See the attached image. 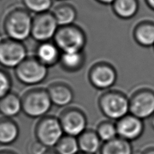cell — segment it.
I'll return each mask as SVG.
<instances>
[{"label": "cell", "instance_id": "16", "mask_svg": "<svg viewBox=\"0 0 154 154\" xmlns=\"http://www.w3.org/2000/svg\"><path fill=\"white\" fill-rule=\"evenodd\" d=\"M23 111L22 99L18 94L10 92L0 99V113L4 117L13 118Z\"/></svg>", "mask_w": 154, "mask_h": 154}, {"label": "cell", "instance_id": "18", "mask_svg": "<svg viewBox=\"0 0 154 154\" xmlns=\"http://www.w3.org/2000/svg\"><path fill=\"white\" fill-rule=\"evenodd\" d=\"M100 154H134L131 142L119 137L103 143Z\"/></svg>", "mask_w": 154, "mask_h": 154}, {"label": "cell", "instance_id": "6", "mask_svg": "<svg viewBox=\"0 0 154 154\" xmlns=\"http://www.w3.org/2000/svg\"><path fill=\"white\" fill-rule=\"evenodd\" d=\"M54 40L55 44L63 52H82L86 44L83 31L71 25L58 29Z\"/></svg>", "mask_w": 154, "mask_h": 154}, {"label": "cell", "instance_id": "2", "mask_svg": "<svg viewBox=\"0 0 154 154\" xmlns=\"http://www.w3.org/2000/svg\"><path fill=\"white\" fill-rule=\"evenodd\" d=\"M21 99L23 112L29 118L33 119L47 116L53 105L48 90L42 88L29 90Z\"/></svg>", "mask_w": 154, "mask_h": 154}, {"label": "cell", "instance_id": "15", "mask_svg": "<svg viewBox=\"0 0 154 154\" xmlns=\"http://www.w3.org/2000/svg\"><path fill=\"white\" fill-rule=\"evenodd\" d=\"M79 150L82 152L96 154L99 152L103 145L102 140L95 130L87 128L86 131L77 137Z\"/></svg>", "mask_w": 154, "mask_h": 154}, {"label": "cell", "instance_id": "13", "mask_svg": "<svg viewBox=\"0 0 154 154\" xmlns=\"http://www.w3.org/2000/svg\"><path fill=\"white\" fill-rule=\"evenodd\" d=\"M53 105L67 107L73 102L74 94L69 86L65 84H52L47 89Z\"/></svg>", "mask_w": 154, "mask_h": 154}, {"label": "cell", "instance_id": "11", "mask_svg": "<svg viewBox=\"0 0 154 154\" xmlns=\"http://www.w3.org/2000/svg\"><path fill=\"white\" fill-rule=\"evenodd\" d=\"M116 125L118 136L130 142L140 139L145 129L144 120L130 113L116 121Z\"/></svg>", "mask_w": 154, "mask_h": 154}, {"label": "cell", "instance_id": "19", "mask_svg": "<svg viewBox=\"0 0 154 154\" xmlns=\"http://www.w3.org/2000/svg\"><path fill=\"white\" fill-rule=\"evenodd\" d=\"M59 57V48L49 42H42L37 50V59L46 67L54 65Z\"/></svg>", "mask_w": 154, "mask_h": 154}, {"label": "cell", "instance_id": "33", "mask_svg": "<svg viewBox=\"0 0 154 154\" xmlns=\"http://www.w3.org/2000/svg\"><path fill=\"white\" fill-rule=\"evenodd\" d=\"M150 124L151 127H152V128L154 130V114L150 118Z\"/></svg>", "mask_w": 154, "mask_h": 154}, {"label": "cell", "instance_id": "20", "mask_svg": "<svg viewBox=\"0 0 154 154\" xmlns=\"http://www.w3.org/2000/svg\"><path fill=\"white\" fill-rule=\"evenodd\" d=\"M113 8L117 16L124 19H129L138 12L139 2L137 0H116Z\"/></svg>", "mask_w": 154, "mask_h": 154}, {"label": "cell", "instance_id": "3", "mask_svg": "<svg viewBox=\"0 0 154 154\" xmlns=\"http://www.w3.org/2000/svg\"><path fill=\"white\" fill-rule=\"evenodd\" d=\"M65 134L58 117L47 115L39 118L34 127V135L48 149L54 147Z\"/></svg>", "mask_w": 154, "mask_h": 154}, {"label": "cell", "instance_id": "7", "mask_svg": "<svg viewBox=\"0 0 154 154\" xmlns=\"http://www.w3.org/2000/svg\"><path fill=\"white\" fill-rule=\"evenodd\" d=\"M130 113L145 120L154 114V90L148 88L137 90L129 97Z\"/></svg>", "mask_w": 154, "mask_h": 154}, {"label": "cell", "instance_id": "28", "mask_svg": "<svg viewBox=\"0 0 154 154\" xmlns=\"http://www.w3.org/2000/svg\"><path fill=\"white\" fill-rule=\"evenodd\" d=\"M140 154H154V145H149L143 148Z\"/></svg>", "mask_w": 154, "mask_h": 154}, {"label": "cell", "instance_id": "22", "mask_svg": "<svg viewBox=\"0 0 154 154\" xmlns=\"http://www.w3.org/2000/svg\"><path fill=\"white\" fill-rule=\"evenodd\" d=\"M59 154H77L79 150L77 137L64 134L54 147Z\"/></svg>", "mask_w": 154, "mask_h": 154}, {"label": "cell", "instance_id": "34", "mask_svg": "<svg viewBox=\"0 0 154 154\" xmlns=\"http://www.w3.org/2000/svg\"><path fill=\"white\" fill-rule=\"evenodd\" d=\"M77 154H89V153H84V152H82V151H79V153H78Z\"/></svg>", "mask_w": 154, "mask_h": 154}, {"label": "cell", "instance_id": "21", "mask_svg": "<svg viewBox=\"0 0 154 154\" xmlns=\"http://www.w3.org/2000/svg\"><path fill=\"white\" fill-rule=\"evenodd\" d=\"M52 14L58 26H60L71 25L77 17L75 8L70 5H61L54 10Z\"/></svg>", "mask_w": 154, "mask_h": 154}, {"label": "cell", "instance_id": "27", "mask_svg": "<svg viewBox=\"0 0 154 154\" xmlns=\"http://www.w3.org/2000/svg\"><path fill=\"white\" fill-rule=\"evenodd\" d=\"M49 149L37 140L31 141L28 146L29 154H44Z\"/></svg>", "mask_w": 154, "mask_h": 154}, {"label": "cell", "instance_id": "17", "mask_svg": "<svg viewBox=\"0 0 154 154\" xmlns=\"http://www.w3.org/2000/svg\"><path fill=\"white\" fill-rule=\"evenodd\" d=\"M134 38L140 46L154 47V23L143 21L139 24L134 29Z\"/></svg>", "mask_w": 154, "mask_h": 154}, {"label": "cell", "instance_id": "8", "mask_svg": "<svg viewBox=\"0 0 154 154\" xmlns=\"http://www.w3.org/2000/svg\"><path fill=\"white\" fill-rule=\"evenodd\" d=\"M18 80L26 85H37L42 83L48 75V67L37 58H26L16 68Z\"/></svg>", "mask_w": 154, "mask_h": 154}, {"label": "cell", "instance_id": "12", "mask_svg": "<svg viewBox=\"0 0 154 154\" xmlns=\"http://www.w3.org/2000/svg\"><path fill=\"white\" fill-rule=\"evenodd\" d=\"M92 86L99 90H106L113 86L117 79L114 69L107 65H100L92 70L90 76Z\"/></svg>", "mask_w": 154, "mask_h": 154}, {"label": "cell", "instance_id": "30", "mask_svg": "<svg viewBox=\"0 0 154 154\" xmlns=\"http://www.w3.org/2000/svg\"><path fill=\"white\" fill-rule=\"evenodd\" d=\"M145 1L148 7L154 11V0H145Z\"/></svg>", "mask_w": 154, "mask_h": 154}, {"label": "cell", "instance_id": "24", "mask_svg": "<svg viewBox=\"0 0 154 154\" xmlns=\"http://www.w3.org/2000/svg\"><path fill=\"white\" fill-rule=\"evenodd\" d=\"M60 60L65 67L69 70H74L79 68L83 61V55L82 52H63Z\"/></svg>", "mask_w": 154, "mask_h": 154}, {"label": "cell", "instance_id": "9", "mask_svg": "<svg viewBox=\"0 0 154 154\" xmlns=\"http://www.w3.org/2000/svg\"><path fill=\"white\" fill-rule=\"evenodd\" d=\"M26 58V50L20 42L12 39L0 42V65L6 68H17Z\"/></svg>", "mask_w": 154, "mask_h": 154}, {"label": "cell", "instance_id": "25", "mask_svg": "<svg viewBox=\"0 0 154 154\" xmlns=\"http://www.w3.org/2000/svg\"><path fill=\"white\" fill-rule=\"evenodd\" d=\"M23 2L29 11L38 14L48 12L52 5V0H23Z\"/></svg>", "mask_w": 154, "mask_h": 154}, {"label": "cell", "instance_id": "36", "mask_svg": "<svg viewBox=\"0 0 154 154\" xmlns=\"http://www.w3.org/2000/svg\"><path fill=\"white\" fill-rule=\"evenodd\" d=\"M153 48H154V47H153Z\"/></svg>", "mask_w": 154, "mask_h": 154}, {"label": "cell", "instance_id": "1", "mask_svg": "<svg viewBox=\"0 0 154 154\" xmlns=\"http://www.w3.org/2000/svg\"><path fill=\"white\" fill-rule=\"evenodd\" d=\"M98 105L103 115L112 121H118L130 113L129 98L117 90H110L101 94Z\"/></svg>", "mask_w": 154, "mask_h": 154}, {"label": "cell", "instance_id": "4", "mask_svg": "<svg viewBox=\"0 0 154 154\" xmlns=\"http://www.w3.org/2000/svg\"><path fill=\"white\" fill-rule=\"evenodd\" d=\"M33 18L28 12L16 10L8 16L5 21V31L10 39L23 42L31 35Z\"/></svg>", "mask_w": 154, "mask_h": 154}, {"label": "cell", "instance_id": "14", "mask_svg": "<svg viewBox=\"0 0 154 154\" xmlns=\"http://www.w3.org/2000/svg\"><path fill=\"white\" fill-rule=\"evenodd\" d=\"M20 136V128L12 118H0V145L8 146L14 143Z\"/></svg>", "mask_w": 154, "mask_h": 154}, {"label": "cell", "instance_id": "35", "mask_svg": "<svg viewBox=\"0 0 154 154\" xmlns=\"http://www.w3.org/2000/svg\"><path fill=\"white\" fill-rule=\"evenodd\" d=\"M2 40H3V39H2V35H0V42H1Z\"/></svg>", "mask_w": 154, "mask_h": 154}, {"label": "cell", "instance_id": "5", "mask_svg": "<svg viewBox=\"0 0 154 154\" xmlns=\"http://www.w3.org/2000/svg\"><path fill=\"white\" fill-rule=\"evenodd\" d=\"M58 118L65 134L78 137L87 129V116L79 107H65Z\"/></svg>", "mask_w": 154, "mask_h": 154}, {"label": "cell", "instance_id": "10", "mask_svg": "<svg viewBox=\"0 0 154 154\" xmlns=\"http://www.w3.org/2000/svg\"><path fill=\"white\" fill-rule=\"evenodd\" d=\"M58 27V25L52 13L39 14L33 19L31 36L41 43L48 42L55 37Z\"/></svg>", "mask_w": 154, "mask_h": 154}, {"label": "cell", "instance_id": "31", "mask_svg": "<svg viewBox=\"0 0 154 154\" xmlns=\"http://www.w3.org/2000/svg\"><path fill=\"white\" fill-rule=\"evenodd\" d=\"M97 1L103 4H113L116 0H97Z\"/></svg>", "mask_w": 154, "mask_h": 154}, {"label": "cell", "instance_id": "26", "mask_svg": "<svg viewBox=\"0 0 154 154\" xmlns=\"http://www.w3.org/2000/svg\"><path fill=\"white\" fill-rule=\"evenodd\" d=\"M11 88L12 83L9 76L0 70V99L11 92Z\"/></svg>", "mask_w": 154, "mask_h": 154}, {"label": "cell", "instance_id": "29", "mask_svg": "<svg viewBox=\"0 0 154 154\" xmlns=\"http://www.w3.org/2000/svg\"><path fill=\"white\" fill-rule=\"evenodd\" d=\"M0 154H18L15 151L10 149H0Z\"/></svg>", "mask_w": 154, "mask_h": 154}, {"label": "cell", "instance_id": "32", "mask_svg": "<svg viewBox=\"0 0 154 154\" xmlns=\"http://www.w3.org/2000/svg\"><path fill=\"white\" fill-rule=\"evenodd\" d=\"M44 154H59L58 153L57 151H56L55 149L54 150H50V149L48 150L46 153H45Z\"/></svg>", "mask_w": 154, "mask_h": 154}, {"label": "cell", "instance_id": "23", "mask_svg": "<svg viewBox=\"0 0 154 154\" xmlns=\"http://www.w3.org/2000/svg\"><path fill=\"white\" fill-rule=\"evenodd\" d=\"M95 131L103 143L109 141L118 137L116 122L108 119L100 121L97 126Z\"/></svg>", "mask_w": 154, "mask_h": 154}]
</instances>
